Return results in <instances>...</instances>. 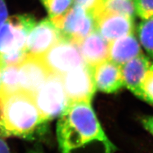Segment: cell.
<instances>
[{
	"instance_id": "15",
	"label": "cell",
	"mask_w": 153,
	"mask_h": 153,
	"mask_svg": "<svg viewBox=\"0 0 153 153\" xmlns=\"http://www.w3.org/2000/svg\"><path fill=\"white\" fill-rule=\"evenodd\" d=\"M102 12L116 13L134 18L136 15L135 0H97L90 13L94 18Z\"/></svg>"
},
{
	"instance_id": "21",
	"label": "cell",
	"mask_w": 153,
	"mask_h": 153,
	"mask_svg": "<svg viewBox=\"0 0 153 153\" xmlns=\"http://www.w3.org/2000/svg\"><path fill=\"white\" fill-rule=\"evenodd\" d=\"M97 0H74V4L83 7L89 13L94 7Z\"/></svg>"
},
{
	"instance_id": "24",
	"label": "cell",
	"mask_w": 153,
	"mask_h": 153,
	"mask_svg": "<svg viewBox=\"0 0 153 153\" xmlns=\"http://www.w3.org/2000/svg\"><path fill=\"white\" fill-rule=\"evenodd\" d=\"M0 153H11L7 142L1 137H0Z\"/></svg>"
},
{
	"instance_id": "3",
	"label": "cell",
	"mask_w": 153,
	"mask_h": 153,
	"mask_svg": "<svg viewBox=\"0 0 153 153\" xmlns=\"http://www.w3.org/2000/svg\"><path fill=\"white\" fill-rule=\"evenodd\" d=\"M42 116L48 121L60 117L70 104L61 76L51 74L33 94Z\"/></svg>"
},
{
	"instance_id": "17",
	"label": "cell",
	"mask_w": 153,
	"mask_h": 153,
	"mask_svg": "<svg viewBox=\"0 0 153 153\" xmlns=\"http://www.w3.org/2000/svg\"><path fill=\"white\" fill-rule=\"evenodd\" d=\"M137 32L141 45L153 60V17L143 20Z\"/></svg>"
},
{
	"instance_id": "26",
	"label": "cell",
	"mask_w": 153,
	"mask_h": 153,
	"mask_svg": "<svg viewBox=\"0 0 153 153\" xmlns=\"http://www.w3.org/2000/svg\"><path fill=\"white\" fill-rule=\"evenodd\" d=\"M30 153H41V152H38V151H31Z\"/></svg>"
},
{
	"instance_id": "20",
	"label": "cell",
	"mask_w": 153,
	"mask_h": 153,
	"mask_svg": "<svg viewBox=\"0 0 153 153\" xmlns=\"http://www.w3.org/2000/svg\"><path fill=\"white\" fill-rule=\"evenodd\" d=\"M136 14L142 20L153 17V0H135Z\"/></svg>"
},
{
	"instance_id": "14",
	"label": "cell",
	"mask_w": 153,
	"mask_h": 153,
	"mask_svg": "<svg viewBox=\"0 0 153 153\" xmlns=\"http://www.w3.org/2000/svg\"><path fill=\"white\" fill-rule=\"evenodd\" d=\"M142 54L140 44L133 33L109 42L108 59L119 66Z\"/></svg>"
},
{
	"instance_id": "27",
	"label": "cell",
	"mask_w": 153,
	"mask_h": 153,
	"mask_svg": "<svg viewBox=\"0 0 153 153\" xmlns=\"http://www.w3.org/2000/svg\"><path fill=\"white\" fill-rule=\"evenodd\" d=\"M3 67V66H2V64H1V61H0V69H1V68Z\"/></svg>"
},
{
	"instance_id": "1",
	"label": "cell",
	"mask_w": 153,
	"mask_h": 153,
	"mask_svg": "<svg viewBox=\"0 0 153 153\" xmlns=\"http://www.w3.org/2000/svg\"><path fill=\"white\" fill-rule=\"evenodd\" d=\"M62 153H112L113 146L90 102H70L57 124Z\"/></svg>"
},
{
	"instance_id": "6",
	"label": "cell",
	"mask_w": 153,
	"mask_h": 153,
	"mask_svg": "<svg viewBox=\"0 0 153 153\" xmlns=\"http://www.w3.org/2000/svg\"><path fill=\"white\" fill-rule=\"evenodd\" d=\"M36 21L27 14L8 17L0 27V53L25 49L27 35Z\"/></svg>"
},
{
	"instance_id": "7",
	"label": "cell",
	"mask_w": 153,
	"mask_h": 153,
	"mask_svg": "<svg viewBox=\"0 0 153 153\" xmlns=\"http://www.w3.org/2000/svg\"><path fill=\"white\" fill-rule=\"evenodd\" d=\"M61 78L70 102H91L96 91L91 67L87 64L79 66Z\"/></svg>"
},
{
	"instance_id": "11",
	"label": "cell",
	"mask_w": 153,
	"mask_h": 153,
	"mask_svg": "<svg viewBox=\"0 0 153 153\" xmlns=\"http://www.w3.org/2000/svg\"><path fill=\"white\" fill-rule=\"evenodd\" d=\"M96 89L102 92L112 93L124 86L120 66L107 59L92 68Z\"/></svg>"
},
{
	"instance_id": "12",
	"label": "cell",
	"mask_w": 153,
	"mask_h": 153,
	"mask_svg": "<svg viewBox=\"0 0 153 153\" xmlns=\"http://www.w3.org/2000/svg\"><path fill=\"white\" fill-rule=\"evenodd\" d=\"M76 44L85 63L91 68L108 59L109 42L95 30Z\"/></svg>"
},
{
	"instance_id": "9",
	"label": "cell",
	"mask_w": 153,
	"mask_h": 153,
	"mask_svg": "<svg viewBox=\"0 0 153 153\" xmlns=\"http://www.w3.org/2000/svg\"><path fill=\"white\" fill-rule=\"evenodd\" d=\"M17 65L21 89L32 95L51 74L40 56L26 54Z\"/></svg>"
},
{
	"instance_id": "4",
	"label": "cell",
	"mask_w": 153,
	"mask_h": 153,
	"mask_svg": "<svg viewBox=\"0 0 153 153\" xmlns=\"http://www.w3.org/2000/svg\"><path fill=\"white\" fill-rule=\"evenodd\" d=\"M40 57L51 74L61 76L86 64L77 44L65 38Z\"/></svg>"
},
{
	"instance_id": "16",
	"label": "cell",
	"mask_w": 153,
	"mask_h": 153,
	"mask_svg": "<svg viewBox=\"0 0 153 153\" xmlns=\"http://www.w3.org/2000/svg\"><path fill=\"white\" fill-rule=\"evenodd\" d=\"M1 94H8L21 90L17 65L3 66L0 69Z\"/></svg>"
},
{
	"instance_id": "22",
	"label": "cell",
	"mask_w": 153,
	"mask_h": 153,
	"mask_svg": "<svg viewBox=\"0 0 153 153\" xmlns=\"http://www.w3.org/2000/svg\"><path fill=\"white\" fill-rule=\"evenodd\" d=\"M8 17V9L5 0H0V27L6 21Z\"/></svg>"
},
{
	"instance_id": "5",
	"label": "cell",
	"mask_w": 153,
	"mask_h": 153,
	"mask_svg": "<svg viewBox=\"0 0 153 153\" xmlns=\"http://www.w3.org/2000/svg\"><path fill=\"white\" fill-rule=\"evenodd\" d=\"M50 19L59 30L63 38L76 44L95 30L94 20L91 14L76 4L61 15Z\"/></svg>"
},
{
	"instance_id": "2",
	"label": "cell",
	"mask_w": 153,
	"mask_h": 153,
	"mask_svg": "<svg viewBox=\"0 0 153 153\" xmlns=\"http://www.w3.org/2000/svg\"><path fill=\"white\" fill-rule=\"evenodd\" d=\"M47 122L31 94L21 89L0 95V128L3 137L32 138Z\"/></svg>"
},
{
	"instance_id": "8",
	"label": "cell",
	"mask_w": 153,
	"mask_h": 153,
	"mask_svg": "<svg viewBox=\"0 0 153 153\" xmlns=\"http://www.w3.org/2000/svg\"><path fill=\"white\" fill-rule=\"evenodd\" d=\"M63 38L49 18L36 22L27 35L25 49L27 54L41 56Z\"/></svg>"
},
{
	"instance_id": "10",
	"label": "cell",
	"mask_w": 153,
	"mask_h": 153,
	"mask_svg": "<svg viewBox=\"0 0 153 153\" xmlns=\"http://www.w3.org/2000/svg\"><path fill=\"white\" fill-rule=\"evenodd\" d=\"M133 19L119 13L102 12L94 17V28L105 40L111 42L133 32Z\"/></svg>"
},
{
	"instance_id": "18",
	"label": "cell",
	"mask_w": 153,
	"mask_h": 153,
	"mask_svg": "<svg viewBox=\"0 0 153 153\" xmlns=\"http://www.w3.org/2000/svg\"><path fill=\"white\" fill-rule=\"evenodd\" d=\"M49 15L52 19L65 13L72 6L74 0H42Z\"/></svg>"
},
{
	"instance_id": "25",
	"label": "cell",
	"mask_w": 153,
	"mask_h": 153,
	"mask_svg": "<svg viewBox=\"0 0 153 153\" xmlns=\"http://www.w3.org/2000/svg\"><path fill=\"white\" fill-rule=\"evenodd\" d=\"M0 137H3V134H2V132H1V128H0Z\"/></svg>"
},
{
	"instance_id": "23",
	"label": "cell",
	"mask_w": 153,
	"mask_h": 153,
	"mask_svg": "<svg viewBox=\"0 0 153 153\" xmlns=\"http://www.w3.org/2000/svg\"><path fill=\"white\" fill-rule=\"evenodd\" d=\"M143 126L153 135V116H148L143 119Z\"/></svg>"
},
{
	"instance_id": "28",
	"label": "cell",
	"mask_w": 153,
	"mask_h": 153,
	"mask_svg": "<svg viewBox=\"0 0 153 153\" xmlns=\"http://www.w3.org/2000/svg\"><path fill=\"white\" fill-rule=\"evenodd\" d=\"M1 82H0V94H1Z\"/></svg>"
},
{
	"instance_id": "19",
	"label": "cell",
	"mask_w": 153,
	"mask_h": 153,
	"mask_svg": "<svg viewBox=\"0 0 153 153\" xmlns=\"http://www.w3.org/2000/svg\"><path fill=\"white\" fill-rule=\"evenodd\" d=\"M141 98L153 105V64L148 69L141 84Z\"/></svg>"
},
{
	"instance_id": "13",
	"label": "cell",
	"mask_w": 153,
	"mask_h": 153,
	"mask_svg": "<svg viewBox=\"0 0 153 153\" xmlns=\"http://www.w3.org/2000/svg\"><path fill=\"white\" fill-rule=\"evenodd\" d=\"M152 64L142 54L120 66L124 85L140 98L142 81Z\"/></svg>"
}]
</instances>
